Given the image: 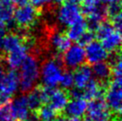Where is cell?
<instances>
[{
	"label": "cell",
	"instance_id": "cell-1",
	"mask_svg": "<svg viewBox=\"0 0 122 121\" xmlns=\"http://www.w3.org/2000/svg\"><path fill=\"white\" fill-rule=\"evenodd\" d=\"M19 89L28 93L37 86L40 77V64L38 59L33 55H28L20 68Z\"/></svg>",
	"mask_w": 122,
	"mask_h": 121
},
{
	"label": "cell",
	"instance_id": "cell-2",
	"mask_svg": "<svg viewBox=\"0 0 122 121\" xmlns=\"http://www.w3.org/2000/svg\"><path fill=\"white\" fill-rule=\"evenodd\" d=\"M62 72L63 64L61 58L54 56L46 60L40 66L39 79L43 86L55 87L59 84Z\"/></svg>",
	"mask_w": 122,
	"mask_h": 121
},
{
	"label": "cell",
	"instance_id": "cell-3",
	"mask_svg": "<svg viewBox=\"0 0 122 121\" xmlns=\"http://www.w3.org/2000/svg\"><path fill=\"white\" fill-rule=\"evenodd\" d=\"M104 101L112 113V116L120 117L122 107L121 77H112V80L108 82V86L104 93Z\"/></svg>",
	"mask_w": 122,
	"mask_h": 121
},
{
	"label": "cell",
	"instance_id": "cell-4",
	"mask_svg": "<svg viewBox=\"0 0 122 121\" xmlns=\"http://www.w3.org/2000/svg\"><path fill=\"white\" fill-rule=\"evenodd\" d=\"M40 11L35 8L32 5H20L15 9L13 22L16 27L21 30H28L34 27L37 24Z\"/></svg>",
	"mask_w": 122,
	"mask_h": 121
},
{
	"label": "cell",
	"instance_id": "cell-5",
	"mask_svg": "<svg viewBox=\"0 0 122 121\" xmlns=\"http://www.w3.org/2000/svg\"><path fill=\"white\" fill-rule=\"evenodd\" d=\"M19 90V76L16 71H5L0 78V105L10 101L11 98Z\"/></svg>",
	"mask_w": 122,
	"mask_h": 121
},
{
	"label": "cell",
	"instance_id": "cell-6",
	"mask_svg": "<svg viewBox=\"0 0 122 121\" xmlns=\"http://www.w3.org/2000/svg\"><path fill=\"white\" fill-rule=\"evenodd\" d=\"M81 12V8L77 3L64 1L61 4V6L58 8L56 14L58 23L63 27H68L82 16Z\"/></svg>",
	"mask_w": 122,
	"mask_h": 121
},
{
	"label": "cell",
	"instance_id": "cell-7",
	"mask_svg": "<svg viewBox=\"0 0 122 121\" xmlns=\"http://www.w3.org/2000/svg\"><path fill=\"white\" fill-rule=\"evenodd\" d=\"M62 54V64L70 70H76L77 68L85 63V48L82 45L78 43L71 45L68 47V49Z\"/></svg>",
	"mask_w": 122,
	"mask_h": 121
},
{
	"label": "cell",
	"instance_id": "cell-8",
	"mask_svg": "<svg viewBox=\"0 0 122 121\" xmlns=\"http://www.w3.org/2000/svg\"><path fill=\"white\" fill-rule=\"evenodd\" d=\"M86 113L91 121H102L112 117V113L102 97L91 100L87 103Z\"/></svg>",
	"mask_w": 122,
	"mask_h": 121
},
{
	"label": "cell",
	"instance_id": "cell-9",
	"mask_svg": "<svg viewBox=\"0 0 122 121\" xmlns=\"http://www.w3.org/2000/svg\"><path fill=\"white\" fill-rule=\"evenodd\" d=\"M86 60L89 64H95L108 59L109 52L105 49L100 41L92 40L85 45Z\"/></svg>",
	"mask_w": 122,
	"mask_h": 121
},
{
	"label": "cell",
	"instance_id": "cell-10",
	"mask_svg": "<svg viewBox=\"0 0 122 121\" xmlns=\"http://www.w3.org/2000/svg\"><path fill=\"white\" fill-rule=\"evenodd\" d=\"M70 94L68 91L64 89H57L55 87L51 88L47 102L54 110L58 113H61L66 105L70 101Z\"/></svg>",
	"mask_w": 122,
	"mask_h": 121
},
{
	"label": "cell",
	"instance_id": "cell-11",
	"mask_svg": "<svg viewBox=\"0 0 122 121\" xmlns=\"http://www.w3.org/2000/svg\"><path fill=\"white\" fill-rule=\"evenodd\" d=\"M87 108V101L83 97L72 98L64 108L62 112L67 118H81L86 114Z\"/></svg>",
	"mask_w": 122,
	"mask_h": 121
},
{
	"label": "cell",
	"instance_id": "cell-12",
	"mask_svg": "<svg viewBox=\"0 0 122 121\" xmlns=\"http://www.w3.org/2000/svg\"><path fill=\"white\" fill-rule=\"evenodd\" d=\"M28 107L30 111L37 112L43 104L47 102V94L44 86H35L32 90L28 92L26 96Z\"/></svg>",
	"mask_w": 122,
	"mask_h": 121
},
{
	"label": "cell",
	"instance_id": "cell-13",
	"mask_svg": "<svg viewBox=\"0 0 122 121\" xmlns=\"http://www.w3.org/2000/svg\"><path fill=\"white\" fill-rule=\"evenodd\" d=\"M28 45L27 43V37L21 36L19 34H16L14 32H11L8 34H5L0 41L1 49L5 53H9L11 51H14L19 47L22 46L23 45ZM30 47V46H29Z\"/></svg>",
	"mask_w": 122,
	"mask_h": 121
},
{
	"label": "cell",
	"instance_id": "cell-14",
	"mask_svg": "<svg viewBox=\"0 0 122 121\" xmlns=\"http://www.w3.org/2000/svg\"><path fill=\"white\" fill-rule=\"evenodd\" d=\"M9 104L14 121H23L30 111L28 107L26 95H19L15 97Z\"/></svg>",
	"mask_w": 122,
	"mask_h": 121
},
{
	"label": "cell",
	"instance_id": "cell-15",
	"mask_svg": "<svg viewBox=\"0 0 122 121\" xmlns=\"http://www.w3.org/2000/svg\"><path fill=\"white\" fill-rule=\"evenodd\" d=\"M30 47L27 44L19 47L14 51H11L6 54L5 63L10 70L16 71L21 66L23 61L28 56V49Z\"/></svg>",
	"mask_w": 122,
	"mask_h": 121
},
{
	"label": "cell",
	"instance_id": "cell-16",
	"mask_svg": "<svg viewBox=\"0 0 122 121\" xmlns=\"http://www.w3.org/2000/svg\"><path fill=\"white\" fill-rule=\"evenodd\" d=\"M100 42L109 53L119 52L121 45V33L119 30L113 29L103 36L100 39Z\"/></svg>",
	"mask_w": 122,
	"mask_h": 121
},
{
	"label": "cell",
	"instance_id": "cell-17",
	"mask_svg": "<svg viewBox=\"0 0 122 121\" xmlns=\"http://www.w3.org/2000/svg\"><path fill=\"white\" fill-rule=\"evenodd\" d=\"M88 30L86 20L83 16L79 17L78 20H75L73 23L68 26V30L66 31V35L68 36L71 41H74L78 43L83 35Z\"/></svg>",
	"mask_w": 122,
	"mask_h": 121
},
{
	"label": "cell",
	"instance_id": "cell-18",
	"mask_svg": "<svg viewBox=\"0 0 122 121\" xmlns=\"http://www.w3.org/2000/svg\"><path fill=\"white\" fill-rule=\"evenodd\" d=\"M49 44L51 47L57 53L62 54L71 45V40L66 35L61 31H54L49 36Z\"/></svg>",
	"mask_w": 122,
	"mask_h": 121
},
{
	"label": "cell",
	"instance_id": "cell-19",
	"mask_svg": "<svg viewBox=\"0 0 122 121\" xmlns=\"http://www.w3.org/2000/svg\"><path fill=\"white\" fill-rule=\"evenodd\" d=\"M74 77V86L76 89L82 90L86 84L93 78L92 69L88 65H81L76 69L73 73Z\"/></svg>",
	"mask_w": 122,
	"mask_h": 121
},
{
	"label": "cell",
	"instance_id": "cell-20",
	"mask_svg": "<svg viewBox=\"0 0 122 121\" xmlns=\"http://www.w3.org/2000/svg\"><path fill=\"white\" fill-rule=\"evenodd\" d=\"M82 97L87 101H91L96 98H101L103 96V87L102 84L96 79H93L88 82L86 86L81 90Z\"/></svg>",
	"mask_w": 122,
	"mask_h": 121
},
{
	"label": "cell",
	"instance_id": "cell-21",
	"mask_svg": "<svg viewBox=\"0 0 122 121\" xmlns=\"http://www.w3.org/2000/svg\"><path fill=\"white\" fill-rule=\"evenodd\" d=\"M92 72L96 80L101 84L108 83L110 78L112 77V67L110 63H107L105 60L94 64Z\"/></svg>",
	"mask_w": 122,
	"mask_h": 121
},
{
	"label": "cell",
	"instance_id": "cell-22",
	"mask_svg": "<svg viewBox=\"0 0 122 121\" xmlns=\"http://www.w3.org/2000/svg\"><path fill=\"white\" fill-rule=\"evenodd\" d=\"M12 0H0V20L4 21L6 26L11 25L14 20L15 7Z\"/></svg>",
	"mask_w": 122,
	"mask_h": 121
},
{
	"label": "cell",
	"instance_id": "cell-23",
	"mask_svg": "<svg viewBox=\"0 0 122 121\" xmlns=\"http://www.w3.org/2000/svg\"><path fill=\"white\" fill-rule=\"evenodd\" d=\"M39 121H53L59 113L49 104H43L37 111Z\"/></svg>",
	"mask_w": 122,
	"mask_h": 121
},
{
	"label": "cell",
	"instance_id": "cell-24",
	"mask_svg": "<svg viewBox=\"0 0 122 121\" xmlns=\"http://www.w3.org/2000/svg\"><path fill=\"white\" fill-rule=\"evenodd\" d=\"M59 84L61 85L62 89L64 90H69L74 86V77H73V73L71 71H64L62 72L61 77L60 78Z\"/></svg>",
	"mask_w": 122,
	"mask_h": 121
},
{
	"label": "cell",
	"instance_id": "cell-25",
	"mask_svg": "<svg viewBox=\"0 0 122 121\" xmlns=\"http://www.w3.org/2000/svg\"><path fill=\"white\" fill-rule=\"evenodd\" d=\"M0 121H14L9 102L0 105Z\"/></svg>",
	"mask_w": 122,
	"mask_h": 121
},
{
	"label": "cell",
	"instance_id": "cell-26",
	"mask_svg": "<svg viewBox=\"0 0 122 121\" xmlns=\"http://www.w3.org/2000/svg\"><path fill=\"white\" fill-rule=\"evenodd\" d=\"M121 5L120 3H114V4H109L107 7H105L106 14L107 16L112 17L118 14H120L121 12Z\"/></svg>",
	"mask_w": 122,
	"mask_h": 121
},
{
	"label": "cell",
	"instance_id": "cell-27",
	"mask_svg": "<svg viewBox=\"0 0 122 121\" xmlns=\"http://www.w3.org/2000/svg\"><path fill=\"white\" fill-rule=\"evenodd\" d=\"M111 23L113 25V27L116 30L120 31L122 28V19H121V13L114 15V16L111 17Z\"/></svg>",
	"mask_w": 122,
	"mask_h": 121
},
{
	"label": "cell",
	"instance_id": "cell-28",
	"mask_svg": "<svg viewBox=\"0 0 122 121\" xmlns=\"http://www.w3.org/2000/svg\"><path fill=\"white\" fill-rule=\"evenodd\" d=\"M32 4V5L37 8V10H41L44 7L47 6L51 3V0H30Z\"/></svg>",
	"mask_w": 122,
	"mask_h": 121
},
{
	"label": "cell",
	"instance_id": "cell-29",
	"mask_svg": "<svg viewBox=\"0 0 122 121\" xmlns=\"http://www.w3.org/2000/svg\"><path fill=\"white\" fill-rule=\"evenodd\" d=\"M23 121H39V118L37 117V112L30 111V113L28 114V116Z\"/></svg>",
	"mask_w": 122,
	"mask_h": 121
},
{
	"label": "cell",
	"instance_id": "cell-30",
	"mask_svg": "<svg viewBox=\"0 0 122 121\" xmlns=\"http://www.w3.org/2000/svg\"><path fill=\"white\" fill-rule=\"evenodd\" d=\"M5 30H6V25H5V23L4 21L0 20V39L5 34Z\"/></svg>",
	"mask_w": 122,
	"mask_h": 121
},
{
	"label": "cell",
	"instance_id": "cell-31",
	"mask_svg": "<svg viewBox=\"0 0 122 121\" xmlns=\"http://www.w3.org/2000/svg\"><path fill=\"white\" fill-rule=\"evenodd\" d=\"M12 2L16 5L18 6H20V5H27L30 0H12Z\"/></svg>",
	"mask_w": 122,
	"mask_h": 121
},
{
	"label": "cell",
	"instance_id": "cell-32",
	"mask_svg": "<svg viewBox=\"0 0 122 121\" xmlns=\"http://www.w3.org/2000/svg\"><path fill=\"white\" fill-rule=\"evenodd\" d=\"M100 4H106V5H109V4H114V3H120L121 0H97Z\"/></svg>",
	"mask_w": 122,
	"mask_h": 121
},
{
	"label": "cell",
	"instance_id": "cell-33",
	"mask_svg": "<svg viewBox=\"0 0 122 121\" xmlns=\"http://www.w3.org/2000/svg\"><path fill=\"white\" fill-rule=\"evenodd\" d=\"M53 121H68V119L65 117H56Z\"/></svg>",
	"mask_w": 122,
	"mask_h": 121
},
{
	"label": "cell",
	"instance_id": "cell-34",
	"mask_svg": "<svg viewBox=\"0 0 122 121\" xmlns=\"http://www.w3.org/2000/svg\"><path fill=\"white\" fill-rule=\"evenodd\" d=\"M52 2H54V4H57V5H61L64 2L65 0H51Z\"/></svg>",
	"mask_w": 122,
	"mask_h": 121
},
{
	"label": "cell",
	"instance_id": "cell-35",
	"mask_svg": "<svg viewBox=\"0 0 122 121\" xmlns=\"http://www.w3.org/2000/svg\"><path fill=\"white\" fill-rule=\"evenodd\" d=\"M69 1H71V2H74V3H80V2H83V0H69Z\"/></svg>",
	"mask_w": 122,
	"mask_h": 121
},
{
	"label": "cell",
	"instance_id": "cell-36",
	"mask_svg": "<svg viewBox=\"0 0 122 121\" xmlns=\"http://www.w3.org/2000/svg\"><path fill=\"white\" fill-rule=\"evenodd\" d=\"M102 121H110V120H108V119H104V120H102Z\"/></svg>",
	"mask_w": 122,
	"mask_h": 121
},
{
	"label": "cell",
	"instance_id": "cell-37",
	"mask_svg": "<svg viewBox=\"0 0 122 121\" xmlns=\"http://www.w3.org/2000/svg\"><path fill=\"white\" fill-rule=\"evenodd\" d=\"M0 41H1V39H0ZM0 49H1V45H0Z\"/></svg>",
	"mask_w": 122,
	"mask_h": 121
}]
</instances>
